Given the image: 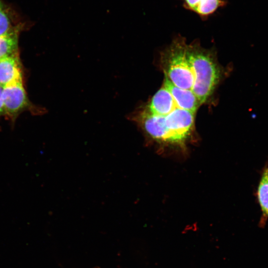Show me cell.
I'll list each match as a JSON object with an SVG mask.
<instances>
[{
  "instance_id": "9",
  "label": "cell",
  "mask_w": 268,
  "mask_h": 268,
  "mask_svg": "<svg viewBox=\"0 0 268 268\" xmlns=\"http://www.w3.org/2000/svg\"><path fill=\"white\" fill-rule=\"evenodd\" d=\"M21 26L9 33L0 35V59L18 53V38Z\"/></svg>"
},
{
  "instance_id": "12",
  "label": "cell",
  "mask_w": 268,
  "mask_h": 268,
  "mask_svg": "<svg viewBox=\"0 0 268 268\" xmlns=\"http://www.w3.org/2000/svg\"><path fill=\"white\" fill-rule=\"evenodd\" d=\"M3 87L0 85V116L5 115L2 98Z\"/></svg>"
},
{
  "instance_id": "3",
  "label": "cell",
  "mask_w": 268,
  "mask_h": 268,
  "mask_svg": "<svg viewBox=\"0 0 268 268\" xmlns=\"http://www.w3.org/2000/svg\"><path fill=\"white\" fill-rule=\"evenodd\" d=\"M194 123V113L177 107L165 116L168 142L183 145L190 134Z\"/></svg>"
},
{
  "instance_id": "2",
  "label": "cell",
  "mask_w": 268,
  "mask_h": 268,
  "mask_svg": "<svg viewBox=\"0 0 268 268\" xmlns=\"http://www.w3.org/2000/svg\"><path fill=\"white\" fill-rule=\"evenodd\" d=\"M187 48L183 39H176L163 51L160 62L165 77L174 85L192 90L194 79Z\"/></svg>"
},
{
  "instance_id": "7",
  "label": "cell",
  "mask_w": 268,
  "mask_h": 268,
  "mask_svg": "<svg viewBox=\"0 0 268 268\" xmlns=\"http://www.w3.org/2000/svg\"><path fill=\"white\" fill-rule=\"evenodd\" d=\"M177 107L172 95L163 86L153 95L144 108L152 114L166 116Z\"/></svg>"
},
{
  "instance_id": "10",
  "label": "cell",
  "mask_w": 268,
  "mask_h": 268,
  "mask_svg": "<svg viewBox=\"0 0 268 268\" xmlns=\"http://www.w3.org/2000/svg\"><path fill=\"white\" fill-rule=\"evenodd\" d=\"M258 201L260 205L262 217L260 224H265L268 218V167L264 170L257 191Z\"/></svg>"
},
{
  "instance_id": "8",
  "label": "cell",
  "mask_w": 268,
  "mask_h": 268,
  "mask_svg": "<svg viewBox=\"0 0 268 268\" xmlns=\"http://www.w3.org/2000/svg\"><path fill=\"white\" fill-rule=\"evenodd\" d=\"M186 7L197 14L206 16L223 5L221 0H184Z\"/></svg>"
},
{
  "instance_id": "1",
  "label": "cell",
  "mask_w": 268,
  "mask_h": 268,
  "mask_svg": "<svg viewBox=\"0 0 268 268\" xmlns=\"http://www.w3.org/2000/svg\"><path fill=\"white\" fill-rule=\"evenodd\" d=\"M187 55L194 79L192 91L201 104L213 93L220 69L212 54L198 46L188 45Z\"/></svg>"
},
{
  "instance_id": "4",
  "label": "cell",
  "mask_w": 268,
  "mask_h": 268,
  "mask_svg": "<svg viewBox=\"0 0 268 268\" xmlns=\"http://www.w3.org/2000/svg\"><path fill=\"white\" fill-rule=\"evenodd\" d=\"M2 98L5 115L12 122L29 105L23 80L13 82L3 87Z\"/></svg>"
},
{
  "instance_id": "6",
  "label": "cell",
  "mask_w": 268,
  "mask_h": 268,
  "mask_svg": "<svg viewBox=\"0 0 268 268\" xmlns=\"http://www.w3.org/2000/svg\"><path fill=\"white\" fill-rule=\"evenodd\" d=\"M23 80L19 53L0 59V85Z\"/></svg>"
},
{
  "instance_id": "5",
  "label": "cell",
  "mask_w": 268,
  "mask_h": 268,
  "mask_svg": "<svg viewBox=\"0 0 268 268\" xmlns=\"http://www.w3.org/2000/svg\"><path fill=\"white\" fill-rule=\"evenodd\" d=\"M163 86L172 95L178 108L195 113L201 104L191 90L177 87L166 77L165 78Z\"/></svg>"
},
{
  "instance_id": "11",
  "label": "cell",
  "mask_w": 268,
  "mask_h": 268,
  "mask_svg": "<svg viewBox=\"0 0 268 268\" xmlns=\"http://www.w3.org/2000/svg\"><path fill=\"white\" fill-rule=\"evenodd\" d=\"M20 26V24H13L7 6L0 0V35L9 33Z\"/></svg>"
}]
</instances>
